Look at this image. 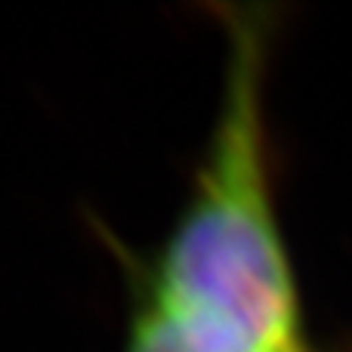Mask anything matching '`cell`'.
Masks as SVG:
<instances>
[{"label": "cell", "instance_id": "cell-1", "mask_svg": "<svg viewBox=\"0 0 352 352\" xmlns=\"http://www.w3.org/2000/svg\"><path fill=\"white\" fill-rule=\"evenodd\" d=\"M229 72L204 170L158 266L152 300L241 334L266 352H306L263 140L266 25L229 22Z\"/></svg>", "mask_w": 352, "mask_h": 352}, {"label": "cell", "instance_id": "cell-2", "mask_svg": "<svg viewBox=\"0 0 352 352\" xmlns=\"http://www.w3.org/2000/svg\"><path fill=\"white\" fill-rule=\"evenodd\" d=\"M130 352H266L223 324L182 316L158 300L142 309Z\"/></svg>", "mask_w": 352, "mask_h": 352}]
</instances>
